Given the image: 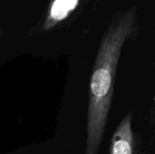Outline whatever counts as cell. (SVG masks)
Listing matches in <instances>:
<instances>
[{
  "label": "cell",
  "instance_id": "6da1fadb",
  "mask_svg": "<svg viewBox=\"0 0 155 154\" xmlns=\"http://www.w3.org/2000/svg\"><path fill=\"white\" fill-rule=\"evenodd\" d=\"M139 32L134 5L117 12L104 31L89 84L84 154H99L113 104L114 83L123 48Z\"/></svg>",
  "mask_w": 155,
  "mask_h": 154
},
{
  "label": "cell",
  "instance_id": "7a4b0ae2",
  "mask_svg": "<svg viewBox=\"0 0 155 154\" xmlns=\"http://www.w3.org/2000/svg\"><path fill=\"white\" fill-rule=\"evenodd\" d=\"M134 113L129 111L116 126L111 139L109 154H142V143L134 126Z\"/></svg>",
  "mask_w": 155,
  "mask_h": 154
},
{
  "label": "cell",
  "instance_id": "3957f363",
  "mask_svg": "<svg viewBox=\"0 0 155 154\" xmlns=\"http://www.w3.org/2000/svg\"><path fill=\"white\" fill-rule=\"evenodd\" d=\"M82 1L83 0H50L40 25L36 26L33 33L42 34L55 29L71 16Z\"/></svg>",
  "mask_w": 155,
  "mask_h": 154
},
{
  "label": "cell",
  "instance_id": "277c9868",
  "mask_svg": "<svg viewBox=\"0 0 155 154\" xmlns=\"http://www.w3.org/2000/svg\"><path fill=\"white\" fill-rule=\"evenodd\" d=\"M1 36H2V33H1V29H0V40H1Z\"/></svg>",
  "mask_w": 155,
  "mask_h": 154
}]
</instances>
